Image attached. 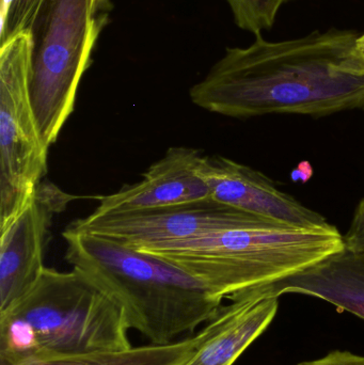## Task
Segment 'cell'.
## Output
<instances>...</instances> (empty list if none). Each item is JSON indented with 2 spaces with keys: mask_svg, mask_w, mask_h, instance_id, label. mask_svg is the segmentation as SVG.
<instances>
[{
  "mask_svg": "<svg viewBox=\"0 0 364 365\" xmlns=\"http://www.w3.org/2000/svg\"><path fill=\"white\" fill-rule=\"evenodd\" d=\"M104 0H45L30 28V96L41 136L57 141L104 26Z\"/></svg>",
  "mask_w": 364,
  "mask_h": 365,
  "instance_id": "cell-5",
  "label": "cell"
},
{
  "mask_svg": "<svg viewBox=\"0 0 364 365\" xmlns=\"http://www.w3.org/2000/svg\"><path fill=\"white\" fill-rule=\"evenodd\" d=\"M62 236L66 262L110 296L130 329L151 344L194 334L224 307L202 281L167 259L70 227Z\"/></svg>",
  "mask_w": 364,
  "mask_h": 365,
  "instance_id": "cell-2",
  "label": "cell"
},
{
  "mask_svg": "<svg viewBox=\"0 0 364 365\" xmlns=\"http://www.w3.org/2000/svg\"><path fill=\"white\" fill-rule=\"evenodd\" d=\"M344 246L364 251V197L355 210L348 233L343 235Z\"/></svg>",
  "mask_w": 364,
  "mask_h": 365,
  "instance_id": "cell-16",
  "label": "cell"
},
{
  "mask_svg": "<svg viewBox=\"0 0 364 365\" xmlns=\"http://www.w3.org/2000/svg\"><path fill=\"white\" fill-rule=\"evenodd\" d=\"M279 298L263 289L231 298L205 325L207 336L182 365H233L275 319Z\"/></svg>",
  "mask_w": 364,
  "mask_h": 365,
  "instance_id": "cell-11",
  "label": "cell"
},
{
  "mask_svg": "<svg viewBox=\"0 0 364 365\" xmlns=\"http://www.w3.org/2000/svg\"><path fill=\"white\" fill-rule=\"evenodd\" d=\"M207 336V327L189 338L168 345H145L125 351H95L41 358L19 365H182Z\"/></svg>",
  "mask_w": 364,
  "mask_h": 365,
  "instance_id": "cell-13",
  "label": "cell"
},
{
  "mask_svg": "<svg viewBox=\"0 0 364 365\" xmlns=\"http://www.w3.org/2000/svg\"><path fill=\"white\" fill-rule=\"evenodd\" d=\"M247 214L209 199L117 214L92 212L68 227L139 249L207 235L236 225Z\"/></svg>",
  "mask_w": 364,
  "mask_h": 365,
  "instance_id": "cell-7",
  "label": "cell"
},
{
  "mask_svg": "<svg viewBox=\"0 0 364 365\" xmlns=\"http://www.w3.org/2000/svg\"><path fill=\"white\" fill-rule=\"evenodd\" d=\"M260 289L277 297L311 296L364 319V251L344 246L305 270Z\"/></svg>",
  "mask_w": 364,
  "mask_h": 365,
  "instance_id": "cell-12",
  "label": "cell"
},
{
  "mask_svg": "<svg viewBox=\"0 0 364 365\" xmlns=\"http://www.w3.org/2000/svg\"><path fill=\"white\" fill-rule=\"evenodd\" d=\"M73 199L53 182H42L26 207L0 227V314L38 282L45 268V246L53 216Z\"/></svg>",
  "mask_w": 364,
  "mask_h": 365,
  "instance_id": "cell-8",
  "label": "cell"
},
{
  "mask_svg": "<svg viewBox=\"0 0 364 365\" xmlns=\"http://www.w3.org/2000/svg\"><path fill=\"white\" fill-rule=\"evenodd\" d=\"M201 173L211 199L256 216L301 227L331 223L288 193L279 190L263 173L224 156H204Z\"/></svg>",
  "mask_w": 364,
  "mask_h": 365,
  "instance_id": "cell-9",
  "label": "cell"
},
{
  "mask_svg": "<svg viewBox=\"0 0 364 365\" xmlns=\"http://www.w3.org/2000/svg\"><path fill=\"white\" fill-rule=\"evenodd\" d=\"M357 47H358L359 51L364 55V34L357 38Z\"/></svg>",
  "mask_w": 364,
  "mask_h": 365,
  "instance_id": "cell-18",
  "label": "cell"
},
{
  "mask_svg": "<svg viewBox=\"0 0 364 365\" xmlns=\"http://www.w3.org/2000/svg\"><path fill=\"white\" fill-rule=\"evenodd\" d=\"M358 34L313 32L269 42L262 34L245 48H228L190 89L196 106L224 117H326L364 111V55Z\"/></svg>",
  "mask_w": 364,
  "mask_h": 365,
  "instance_id": "cell-1",
  "label": "cell"
},
{
  "mask_svg": "<svg viewBox=\"0 0 364 365\" xmlns=\"http://www.w3.org/2000/svg\"><path fill=\"white\" fill-rule=\"evenodd\" d=\"M288 1L292 0H227L236 25L254 36L271 29L280 8Z\"/></svg>",
  "mask_w": 364,
  "mask_h": 365,
  "instance_id": "cell-14",
  "label": "cell"
},
{
  "mask_svg": "<svg viewBox=\"0 0 364 365\" xmlns=\"http://www.w3.org/2000/svg\"><path fill=\"white\" fill-rule=\"evenodd\" d=\"M203 158L200 151L192 148H170L164 158L143 173L141 181L98 197L93 214L153 210L211 199L201 173Z\"/></svg>",
  "mask_w": 364,
  "mask_h": 365,
  "instance_id": "cell-10",
  "label": "cell"
},
{
  "mask_svg": "<svg viewBox=\"0 0 364 365\" xmlns=\"http://www.w3.org/2000/svg\"><path fill=\"white\" fill-rule=\"evenodd\" d=\"M123 309L76 268L45 267L38 282L0 314V365L132 349Z\"/></svg>",
  "mask_w": 364,
  "mask_h": 365,
  "instance_id": "cell-4",
  "label": "cell"
},
{
  "mask_svg": "<svg viewBox=\"0 0 364 365\" xmlns=\"http://www.w3.org/2000/svg\"><path fill=\"white\" fill-rule=\"evenodd\" d=\"M31 36L0 49V227L31 201L47 173V152L30 96Z\"/></svg>",
  "mask_w": 364,
  "mask_h": 365,
  "instance_id": "cell-6",
  "label": "cell"
},
{
  "mask_svg": "<svg viewBox=\"0 0 364 365\" xmlns=\"http://www.w3.org/2000/svg\"><path fill=\"white\" fill-rule=\"evenodd\" d=\"M45 0H1V45L14 36L29 34Z\"/></svg>",
  "mask_w": 364,
  "mask_h": 365,
  "instance_id": "cell-15",
  "label": "cell"
},
{
  "mask_svg": "<svg viewBox=\"0 0 364 365\" xmlns=\"http://www.w3.org/2000/svg\"><path fill=\"white\" fill-rule=\"evenodd\" d=\"M343 247L335 225L295 227L247 214L227 229L138 250L179 266L224 300L288 278Z\"/></svg>",
  "mask_w": 364,
  "mask_h": 365,
  "instance_id": "cell-3",
  "label": "cell"
},
{
  "mask_svg": "<svg viewBox=\"0 0 364 365\" xmlns=\"http://www.w3.org/2000/svg\"><path fill=\"white\" fill-rule=\"evenodd\" d=\"M297 365H364V356L345 351H333L328 355Z\"/></svg>",
  "mask_w": 364,
  "mask_h": 365,
  "instance_id": "cell-17",
  "label": "cell"
}]
</instances>
